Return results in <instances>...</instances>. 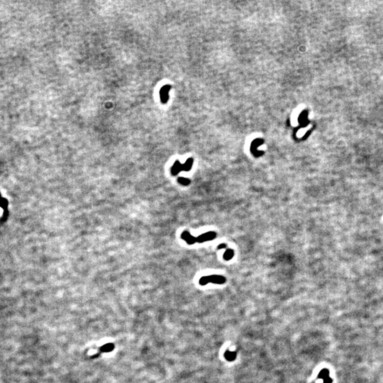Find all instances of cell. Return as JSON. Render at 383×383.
Masks as SVG:
<instances>
[{"instance_id": "2", "label": "cell", "mask_w": 383, "mask_h": 383, "mask_svg": "<svg viewBox=\"0 0 383 383\" xmlns=\"http://www.w3.org/2000/svg\"><path fill=\"white\" fill-rule=\"evenodd\" d=\"M217 237V233L214 231H209L206 233H202L197 237V243H204L206 241H209L214 240Z\"/></svg>"}, {"instance_id": "3", "label": "cell", "mask_w": 383, "mask_h": 383, "mask_svg": "<svg viewBox=\"0 0 383 383\" xmlns=\"http://www.w3.org/2000/svg\"><path fill=\"white\" fill-rule=\"evenodd\" d=\"M181 238L187 242L188 245H193V244L197 243V238L192 236L189 232L187 231L182 232Z\"/></svg>"}, {"instance_id": "7", "label": "cell", "mask_w": 383, "mask_h": 383, "mask_svg": "<svg viewBox=\"0 0 383 383\" xmlns=\"http://www.w3.org/2000/svg\"><path fill=\"white\" fill-rule=\"evenodd\" d=\"M234 256V251L231 249H228L224 252L223 258L225 261H230L233 258Z\"/></svg>"}, {"instance_id": "8", "label": "cell", "mask_w": 383, "mask_h": 383, "mask_svg": "<svg viewBox=\"0 0 383 383\" xmlns=\"http://www.w3.org/2000/svg\"><path fill=\"white\" fill-rule=\"evenodd\" d=\"M192 164H193V160H192V158H189V159L185 162V163L182 165V171H186V172L190 171V170L192 169Z\"/></svg>"}, {"instance_id": "4", "label": "cell", "mask_w": 383, "mask_h": 383, "mask_svg": "<svg viewBox=\"0 0 383 383\" xmlns=\"http://www.w3.org/2000/svg\"><path fill=\"white\" fill-rule=\"evenodd\" d=\"M170 89V86H169V85H165L164 87H162L161 90H160V100H161V102L162 103H165L168 100V93H169Z\"/></svg>"}, {"instance_id": "10", "label": "cell", "mask_w": 383, "mask_h": 383, "mask_svg": "<svg viewBox=\"0 0 383 383\" xmlns=\"http://www.w3.org/2000/svg\"><path fill=\"white\" fill-rule=\"evenodd\" d=\"M178 182H179L180 184H182V185H184V186L189 185V184H190V182H191V181H190V180L188 179V178H182V177L178 178Z\"/></svg>"}, {"instance_id": "5", "label": "cell", "mask_w": 383, "mask_h": 383, "mask_svg": "<svg viewBox=\"0 0 383 383\" xmlns=\"http://www.w3.org/2000/svg\"><path fill=\"white\" fill-rule=\"evenodd\" d=\"M224 358L228 361H233L236 359L237 357V353L236 351H230L229 350L226 351V352L224 353Z\"/></svg>"}, {"instance_id": "9", "label": "cell", "mask_w": 383, "mask_h": 383, "mask_svg": "<svg viewBox=\"0 0 383 383\" xmlns=\"http://www.w3.org/2000/svg\"><path fill=\"white\" fill-rule=\"evenodd\" d=\"M329 377V371L328 369L324 368L323 370H321L320 372L319 373V375H318V378L319 379H322V380H324L325 378H327Z\"/></svg>"}, {"instance_id": "13", "label": "cell", "mask_w": 383, "mask_h": 383, "mask_svg": "<svg viewBox=\"0 0 383 383\" xmlns=\"http://www.w3.org/2000/svg\"><path fill=\"white\" fill-rule=\"evenodd\" d=\"M225 248H227V244L226 243H221L218 246V249H225Z\"/></svg>"}, {"instance_id": "11", "label": "cell", "mask_w": 383, "mask_h": 383, "mask_svg": "<svg viewBox=\"0 0 383 383\" xmlns=\"http://www.w3.org/2000/svg\"><path fill=\"white\" fill-rule=\"evenodd\" d=\"M112 348H113L112 345L107 344V345H106V346H104V347H103L102 350L104 351H106V352H107V351H110L111 350H112Z\"/></svg>"}, {"instance_id": "1", "label": "cell", "mask_w": 383, "mask_h": 383, "mask_svg": "<svg viewBox=\"0 0 383 383\" xmlns=\"http://www.w3.org/2000/svg\"><path fill=\"white\" fill-rule=\"evenodd\" d=\"M226 282H227V279H226L225 277L222 276V275H209V276L202 277L199 279V283L202 286H204V285H207L209 283L217 284V285H223Z\"/></svg>"}, {"instance_id": "6", "label": "cell", "mask_w": 383, "mask_h": 383, "mask_svg": "<svg viewBox=\"0 0 383 383\" xmlns=\"http://www.w3.org/2000/svg\"><path fill=\"white\" fill-rule=\"evenodd\" d=\"M182 164L177 160V161L175 162L173 165H172V168H171V173L173 175H177L180 172L182 171Z\"/></svg>"}, {"instance_id": "12", "label": "cell", "mask_w": 383, "mask_h": 383, "mask_svg": "<svg viewBox=\"0 0 383 383\" xmlns=\"http://www.w3.org/2000/svg\"><path fill=\"white\" fill-rule=\"evenodd\" d=\"M332 382H333V380L330 378V377H329V378H325L324 380H323V383H332Z\"/></svg>"}]
</instances>
